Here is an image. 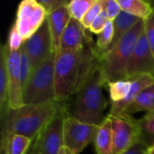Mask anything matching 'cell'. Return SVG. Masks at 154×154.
<instances>
[{"label":"cell","instance_id":"cell-1","mask_svg":"<svg viewBox=\"0 0 154 154\" xmlns=\"http://www.w3.org/2000/svg\"><path fill=\"white\" fill-rule=\"evenodd\" d=\"M101 52L91 37L77 51H58L55 54L56 101L67 102L74 97L101 67Z\"/></svg>","mask_w":154,"mask_h":154},{"label":"cell","instance_id":"cell-2","mask_svg":"<svg viewBox=\"0 0 154 154\" xmlns=\"http://www.w3.org/2000/svg\"><path fill=\"white\" fill-rule=\"evenodd\" d=\"M106 82L99 69L74 96L70 102H64L66 113L77 120L100 126L106 120L104 112L107 101L103 94V88Z\"/></svg>","mask_w":154,"mask_h":154},{"label":"cell","instance_id":"cell-3","mask_svg":"<svg viewBox=\"0 0 154 154\" xmlns=\"http://www.w3.org/2000/svg\"><path fill=\"white\" fill-rule=\"evenodd\" d=\"M59 102L40 105H23L16 109H10L1 122V137L9 134L24 135L35 139L51 120Z\"/></svg>","mask_w":154,"mask_h":154},{"label":"cell","instance_id":"cell-4","mask_svg":"<svg viewBox=\"0 0 154 154\" xmlns=\"http://www.w3.org/2000/svg\"><path fill=\"white\" fill-rule=\"evenodd\" d=\"M144 30V22L136 23L109 51L102 54L100 69L106 84L126 79V69L136 43Z\"/></svg>","mask_w":154,"mask_h":154},{"label":"cell","instance_id":"cell-5","mask_svg":"<svg viewBox=\"0 0 154 154\" xmlns=\"http://www.w3.org/2000/svg\"><path fill=\"white\" fill-rule=\"evenodd\" d=\"M55 54L52 52L33 69L23 91V105H40L57 102L55 89Z\"/></svg>","mask_w":154,"mask_h":154},{"label":"cell","instance_id":"cell-6","mask_svg":"<svg viewBox=\"0 0 154 154\" xmlns=\"http://www.w3.org/2000/svg\"><path fill=\"white\" fill-rule=\"evenodd\" d=\"M112 125L113 154H124L140 143L141 133L138 120L131 116H107Z\"/></svg>","mask_w":154,"mask_h":154},{"label":"cell","instance_id":"cell-7","mask_svg":"<svg viewBox=\"0 0 154 154\" xmlns=\"http://www.w3.org/2000/svg\"><path fill=\"white\" fill-rule=\"evenodd\" d=\"M99 126L86 124L72 116L64 120L63 146L70 154H79L90 143L96 141Z\"/></svg>","mask_w":154,"mask_h":154},{"label":"cell","instance_id":"cell-8","mask_svg":"<svg viewBox=\"0 0 154 154\" xmlns=\"http://www.w3.org/2000/svg\"><path fill=\"white\" fill-rule=\"evenodd\" d=\"M66 116L65 105L60 103L56 112L38 135L40 153L58 154L63 147V129Z\"/></svg>","mask_w":154,"mask_h":154},{"label":"cell","instance_id":"cell-9","mask_svg":"<svg viewBox=\"0 0 154 154\" xmlns=\"http://www.w3.org/2000/svg\"><path fill=\"white\" fill-rule=\"evenodd\" d=\"M47 16L45 9L36 0H23L19 4L14 23L23 42L38 31Z\"/></svg>","mask_w":154,"mask_h":154},{"label":"cell","instance_id":"cell-10","mask_svg":"<svg viewBox=\"0 0 154 154\" xmlns=\"http://www.w3.org/2000/svg\"><path fill=\"white\" fill-rule=\"evenodd\" d=\"M23 46L33 69L52 53V40L47 19L32 37L23 42Z\"/></svg>","mask_w":154,"mask_h":154},{"label":"cell","instance_id":"cell-11","mask_svg":"<svg viewBox=\"0 0 154 154\" xmlns=\"http://www.w3.org/2000/svg\"><path fill=\"white\" fill-rule=\"evenodd\" d=\"M143 74L154 76V54L150 47L144 30L136 43L127 65L126 79Z\"/></svg>","mask_w":154,"mask_h":154},{"label":"cell","instance_id":"cell-12","mask_svg":"<svg viewBox=\"0 0 154 154\" xmlns=\"http://www.w3.org/2000/svg\"><path fill=\"white\" fill-rule=\"evenodd\" d=\"M6 54V64L8 71V97L10 109H16L23 106V89L20 78V53L21 49L10 51L7 43L4 44Z\"/></svg>","mask_w":154,"mask_h":154},{"label":"cell","instance_id":"cell-13","mask_svg":"<svg viewBox=\"0 0 154 154\" xmlns=\"http://www.w3.org/2000/svg\"><path fill=\"white\" fill-rule=\"evenodd\" d=\"M91 37L81 23L70 18L60 42L59 51H77L83 48L88 39Z\"/></svg>","mask_w":154,"mask_h":154},{"label":"cell","instance_id":"cell-14","mask_svg":"<svg viewBox=\"0 0 154 154\" xmlns=\"http://www.w3.org/2000/svg\"><path fill=\"white\" fill-rule=\"evenodd\" d=\"M132 81V87L127 97L117 103H111V108L109 115L112 116H121L124 115L127 107L134 101L137 96L145 88L154 83V76L149 74H143L135 76L132 79H129Z\"/></svg>","mask_w":154,"mask_h":154},{"label":"cell","instance_id":"cell-15","mask_svg":"<svg viewBox=\"0 0 154 154\" xmlns=\"http://www.w3.org/2000/svg\"><path fill=\"white\" fill-rule=\"evenodd\" d=\"M70 14L68 10V5L61 6L51 12L47 16L50 32L52 40V52L56 53L60 49L61 36L70 20Z\"/></svg>","mask_w":154,"mask_h":154},{"label":"cell","instance_id":"cell-16","mask_svg":"<svg viewBox=\"0 0 154 154\" xmlns=\"http://www.w3.org/2000/svg\"><path fill=\"white\" fill-rule=\"evenodd\" d=\"M140 21H141L140 18L134 16V15L122 10L121 13L119 14V15L113 21V25H114L113 41H112V43L109 46V48L104 53L111 51L120 42V40Z\"/></svg>","mask_w":154,"mask_h":154},{"label":"cell","instance_id":"cell-17","mask_svg":"<svg viewBox=\"0 0 154 154\" xmlns=\"http://www.w3.org/2000/svg\"><path fill=\"white\" fill-rule=\"evenodd\" d=\"M9 97H8V71L6 64V54L4 45L1 48L0 54V117L1 122L5 118L8 112Z\"/></svg>","mask_w":154,"mask_h":154},{"label":"cell","instance_id":"cell-18","mask_svg":"<svg viewBox=\"0 0 154 154\" xmlns=\"http://www.w3.org/2000/svg\"><path fill=\"white\" fill-rule=\"evenodd\" d=\"M154 112V83L145 88L127 107L124 115L131 116L138 112Z\"/></svg>","mask_w":154,"mask_h":154},{"label":"cell","instance_id":"cell-19","mask_svg":"<svg viewBox=\"0 0 154 154\" xmlns=\"http://www.w3.org/2000/svg\"><path fill=\"white\" fill-rule=\"evenodd\" d=\"M95 147L97 154H113L112 125L107 116L99 126L95 141Z\"/></svg>","mask_w":154,"mask_h":154},{"label":"cell","instance_id":"cell-20","mask_svg":"<svg viewBox=\"0 0 154 154\" xmlns=\"http://www.w3.org/2000/svg\"><path fill=\"white\" fill-rule=\"evenodd\" d=\"M121 9L134 16L145 20L153 11L150 2L143 0H117Z\"/></svg>","mask_w":154,"mask_h":154},{"label":"cell","instance_id":"cell-21","mask_svg":"<svg viewBox=\"0 0 154 154\" xmlns=\"http://www.w3.org/2000/svg\"><path fill=\"white\" fill-rule=\"evenodd\" d=\"M32 141L21 134H9L1 137V143L5 144L7 154H26Z\"/></svg>","mask_w":154,"mask_h":154},{"label":"cell","instance_id":"cell-22","mask_svg":"<svg viewBox=\"0 0 154 154\" xmlns=\"http://www.w3.org/2000/svg\"><path fill=\"white\" fill-rule=\"evenodd\" d=\"M138 124L141 133L140 143L148 149L154 145V112L147 113L138 120Z\"/></svg>","mask_w":154,"mask_h":154},{"label":"cell","instance_id":"cell-23","mask_svg":"<svg viewBox=\"0 0 154 154\" xmlns=\"http://www.w3.org/2000/svg\"><path fill=\"white\" fill-rule=\"evenodd\" d=\"M108 87L109 97L111 103H117L124 100L129 94L132 87L131 79H124L108 82L106 84Z\"/></svg>","mask_w":154,"mask_h":154},{"label":"cell","instance_id":"cell-24","mask_svg":"<svg viewBox=\"0 0 154 154\" xmlns=\"http://www.w3.org/2000/svg\"><path fill=\"white\" fill-rule=\"evenodd\" d=\"M96 0H71L69 2L68 10L71 18L81 21Z\"/></svg>","mask_w":154,"mask_h":154},{"label":"cell","instance_id":"cell-25","mask_svg":"<svg viewBox=\"0 0 154 154\" xmlns=\"http://www.w3.org/2000/svg\"><path fill=\"white\" fill-rule=\"evenodd\" d=\"M33 69L32 67V63L28 54L26 53L23 46L21 47V53H20V78H21V86L23 91L26 84L28 83Z\"/></svg>","mask_w":154,"mask_h":154},{"label":"cell","instance_id":"cell-26","mask_svg":"<svg viewBox=\"0 0 154 154\" xmlns=\"http://www.w3.org/2000/svg\"><path fill=\"white\" fill-rule=\"evenodd\" d=\"M114 37V25L113 22L109 21L105 28L102 30L101 32H99L97 35V47L100 51L101 55L109 48V46L112 43Z\"/></svg>","mask_w":154,"mask_h":154},{"label":"cell","instance_id":"cell-27","mask_svg":"<svg viewBox=\"0 0 154 154\" xmlns=\"http://www.w3.org/2000/svg\"><path fill=\"white\" fill-rule=\"evenodd\" d=\"M104 9V0H96L89 10L87 12L85 16L80 21L81 24L84 26L85 29H89L90 25L97 18V16L101 13Z\"/></svg>","mask_w":154,"mask_h":154},{"label":"cell","instance_id":"cell-28","mask_svg":"<svg viewBox=\"0 0 154 154\" xmlns=\"http://www.w3.org/2000/svg\"><path fill=\"white\" fill-rule=\"evenodd\" d=\"M7 45L9 48L10 51H19L23 43V40L21 37L17 27L15 25V23H13L10 31H9V34H8V40H7Z\"/></svg>","mask_w":154,"mask_h":154},{"label":"cell","instance_id":"cell-29","mask_svg":"<svg viewBox=\"0 0 154 154\" xmlns=\"http://www.w3.org/2000/svg\"><path fill=\"white\" fill-rule=\"evenodd\" d=\"M109 22L107 14L106 12L105 9H103L101 11V13L97 16V18L94 20V22L92 23V24L89 27V31L92 33H96L97 35L102 32V30L105 28V26L106 25V23Z\"/></svg>","mask_w":154,"mask_h":154},{"label":"cell","instance_id":"cell-30","mask_svg":"<svg viewBox=\"0 0 154 154\" xmlns=\"http://www.w3.org/2000/svg\"><path fill=\"white\" fill-rule=\"evenodd\" d=\"M144 22V32L149 42L152 51L154 54V6L152 13L148 18L143 20Z\"/></svg>","mask_w":154,"mask_h":154},{"label":"cell","instance_id":"cell-31","mask_svg":"<svg viewBox=\"0 0 154 154\" xmlns=\"http://www.w3.org/2000/svg\"><path fill=\"white\" fill-rule=\"evenodd\" d=\"M104 9L111 22H113L122 11L117 0H104Z\"/></svg>","mask_w":154,"mask_h":154},{"label":"cell","instance_id":"cell-32","mask_svg":"<svg viewBox=\"0 0 154 154\" xmlns=\"http://www.w3.org/2000/svg\"><path fill=\"white\" fill-rule=\"evenodd\" d=\"M45 9L46 13L49 14L51 12L57 10L58 8L64 6V5H68L69 1H66V0H39L38 1Z\"/></svg>","mask_w":154,"mask_h":154},{"label":"cell","instance_id":"cell-33","mask_svg":"<svg viewBox=\"0 0 154 154\" xmlns=\"http://www.w3.org/2000/svg\"><path fill=\"white\" fill-rule=\"evenodd\" d=\"M146 152H147V148L142 143H138L124 154H146Z\"/></svg>","mask_w":154,"mask_h":154},{"label":"cell","instance_id":"cell-34","mask_svg":"<svg viewBox=\"0 0 154 154\" xmlns=\"http://www.w3.org/2000/svg\"><path fill=\"white\" fill-rule=\"evenodd\" d=\"M39 152H39V141H38V136H37L35 139H33L32 143L26 154H39Z\"/></svg>","mask_w":154,"mask_h":154},{"label":"cell","instance_id":"cell-35","mask_svg":"<svg viewBox=\"0 0 154 154\" xmlns=\"http://www.w3.org/2000/svg\"><path fill=\"white\" fill-rule=\"evenodd\" d=\"M0 154H7L6 148H5V144H3V143H1V146H0Z\"/></svg>","mask_w":154,"mask_h":154},{"label":"cell","instance_id":"cell-36","mask_svg":"<svg viewBox=\"0 0 154 154\" xmlns=\"http://www.w3.org/2000/svg\"><path fill=\"white\" fill-rule=\"evenodd\" d=\"M58 154H70L69 152V151L63 146L60 150V152H59V153Z\"/></svg>","mask_w":154,"mask_h":154},{"label":"cell","instance_id":"cell-37","mask_svg":"<svg viewBox=\"0 0 154 154\" xmlns=\"http://www.w3.org/2000/svg\"><path fill=\"white\" fill-rule=\"evenodd\" d=\"M146 154H154V145L151 146L150 148H148V149H147Z\"/></svg>","mask_w":154,"mask_h":154},{"label":"cell","instance_id":"cell-38","mask_svg":"<svg viewBox=\"0 0 154 154\" xmlns=\"http://www.w3.org/2000/svg\"><path fill=\"white\" fill-rule=\"evenodd\" d=\"M39 154H41V153H40V152H39Z\"/></svg>","mask_w":154,"mask_h":154}]
</instances>
